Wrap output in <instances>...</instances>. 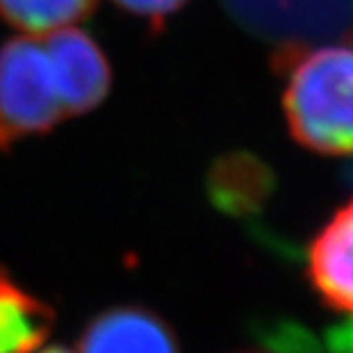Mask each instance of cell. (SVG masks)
<instances>
[{
  "instance_id": "6da1fadb",
  "label": "cell",
  "mask_w": 353,
  "mask_h": 353,
  "mask_svg": "<svg viewBox=\"0 0 353 353\" xmlns=\"http://www.w3.org/2000/svg\"><path fill=\"white\" fill-rule=\"evenodd\" d=\"M283 108L292 137L303 148L353 155V46L303 52L288 71Z\"/></svg>"
},
{
  "instance_id": "7a4b0ae2",
  "label": "cell",
  "mask_w": 353,
  "mask_h": 353,
  "mask_svg": "<svg viewBox=\"0 0 353 353\" xmlns=\"http://www.w3.org/2000/svg\"><path fill=\"white\" fill-rule=\"evenodd\" d=\"M64 119L43 39H7L0 46V151L43 137Z\"/></svg>"
},
{
  "instance_id": "3957f363",
  "label": "cell",
  "mask_w": 353,
  "mask_h": 353,
  "mask_svg": "<svg viewBox=\"0 0 353 353\" xmlns=\"http://www.w3.org/2000/svg\"><path fill=\"white\" fill-rule=\"evenodd\" d=\"M43 46L66 119L89 114L105 103L112 89V64L92 34L62 28L46 37Z\"/></svg>"
},
{
  "instance_id": "277c9868",
  "label": "cell",
  "mask_w": 353,
  "mask_h": 353,
  "mask_svg": "<svg viewBox=\"0 0 353 353\" xmlns=\"http://www.w3.org/2000/svg\"><path fill=\"white\" fill-rule=\"evenodd\" d=\"M80 353H178L174 330L141 305L101 310L82 330Z\"/></svg>"
},
{
  "instance_id": "5b68a950",
  "label": "cell",
  "mask_w": 353,
  "mask_h": 353,
  "mask_svg": "<svg viewBox=\"0 0 353 353\" xmlns=\"http://www.w3.org/2000/svg\"><path fill=\"white\" fill-rule=\"evenodd\" d=\"M307 276L330 307L353 314V199L312 239Z\"/></svg>"
},
{
  "instance_id": "8992f818",
  "label": "cell",
  "mask_w": 353,
  "mask_h": 353,
  "mask_svg": "<svg viewBox=\"0 0 353 353\" xmlns=\"http://www.w3.org/2000/svg\"><path fill=\"white\" fill-rule=\"evenodd\" d=\"M52 328V307L0 265V353H34Z\"/></svg>"
},
{
  "instance_id": "52a82bcc",
  "label": "cell",
  "mask_w": 353,
  "mask_h": 353,
  "mask_svg": "<svg viewBox=\"0 0 353 353\" xmlns=\"http://www.w3.org/2000/svg\"><path fill=\"white\" fill-rule=\"evenodd\" d=\"M94 10L96 0H0V19L30 34L71 28Z\"/></svg>"
},
{
  "instance_id": "ba28073f",
  "label": "cell",
  "mask_w": 353,
  "mask_h": 353,
  "mask_svg": "<svg viewBox=\"0 0 353 353\" xmlns=\"http://www.w3.org/2000/svg\"><path fill=\"white\" fill-rule=\"evenodd\" d=\"M112 3L130 17L144 21L148 28L162 30L167 19L183 10L190 0H112Z\"/></svg>"
},
{
  "instance_id": "9c48e42d",
  "label": "cell",
  "mask_w": 353,
  "mask_h": 353,
  "mask_svg": "<svg viewBox=\"0 0 353 353\" xmlns=\"http://www.w3.org/2000/svg\"><path fill=\"white\" fill-rule=\"evenodd\" d=\"M260 353H312L310 342H303V335H290L288 330L269 342V351Z\"/></svg>"
},
{
  "instance_id": "30bf717a",
  "label": "cell",
  "mask_w": 353,
  "mask_h": 353,
  "mask_svg": "<svg viewBox=\"0 0 353 353\" xmlns=\"http://www.w3.org/2000/svg\"><path fill=\"white\" fill-rule=\"evenodd\" d=\"M34 353H76V351L64 349V347H48V349H37Z\"/></svg>"
}]
</instances>
